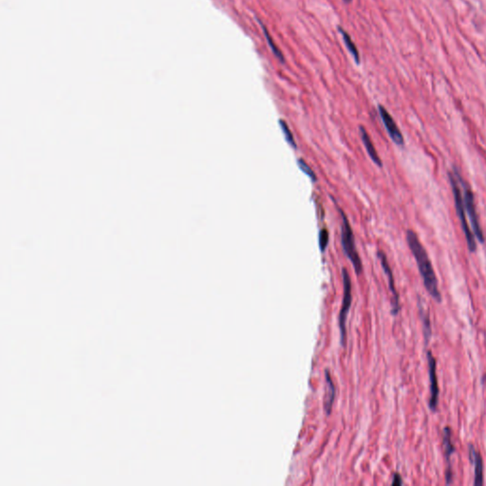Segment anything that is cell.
<instances>
[{
    "label": "cell",
    "instance_id": "6da1fadb",
    "mask_svg": "<svg viewBox=\"0 0 486 486\" xmlns=\"http://www.w3.org/2000/svg\"><path fill=\"white\" fill-rule=\"evenodd\" d=\"M406 242L413 254L414 258L417 262L419 272L421 275L424 285L431 298H434L438 303L442 302V295L438 287V279L434 269L428 257L426 249L422 245L418 236L412 231L406 232Z\"/></svg>",
    "mask_w": 486,
    "mask_h": 486
},
{
    "label": "cell",
    "instance_id": "7a4b0ae2",
    "mask_svg": "<svg viewBox=\"0 0 486 486\" xmlns=\"http://www.w3.org/2000/svg\"><path fill=\"white\" fill-rule=\"evenodd\" d=\"M335 205H336V203H335ZM337 209L340 212V215L342 217L341 244L343 251L349 260V262H351V264L354 268V271H355L356 275H360L362 273V270H363V265H362V261H361L359 254H358V251L356 249L353 230L350 226V223L348 221L346 214L338 206H337Z\"/></svg>",
    "mask_w": 486,
    "mask_h": 486
},
{
    "label": "cell",
    "instance_id": "3957f363",
    "mask_svg": "<svg viewBox=\"0 0 486 486\" xmlns=\"http://www.w3.org/2000/svg\"><path fill=\"white\" fill-rule=\"evenodd\" d=\"M449 177L450 184L452 187V192L454 196V201H455V206H456V211H457L458 216L461 220L462 223V228L463 231L465 233L466 242L468 244V248L470 252H475L477 249V242L474 238V235L472 234L471 229L469 228V225L467 223L466 217H465V203H464V197L462 195V192L459 187L458 184V180L454 173H448Z\"/></svg>",
    "mask_w": 486,
    "mask_h": 486
},
{
    "label": "cell",
    "instance_id": "277c9868",
    "mask_svg": "<svg viewBox=\"0 0 486 486\" xmlns=\"http://www.w3.org/2000/svg\"><path fill=\"white\" fill-rule=\"evenodd\" d=\"M342 279H343V301H342L341 311L338 316V324L340 330V341L343 347H346L347 341V330H346V321L348 316V311L351 306L352 296H351V281L348 275V271L345 268L342 269Z\"/></svg>",
    "mask_w": 486,
    "mask_h": 486
},
{
    "label": "cell",
    "instance_id": "5b68a950",
    "mask_svg": "<svg viewBox=\"0 0 486 486\" xmlns=\"http://www.w3.org/2000/svg\"><path fill=\"white\" fill-rule=\"evenodd\" d=\"M454 174L456 176L458 181L461 182V184L464 187V203H465V210L467 212L469 218H470L473 232L475 234L476 238L479 240V242L482 243L484 241V236H483V233H482V230H481L480 225H479V218H478V214H477V210H476L475 200H474V195L472 193L471 188L463 180L462 176L459 174V172L456 169L454 170Z\"/></svg>",
    "mask_w": 486,
    "mask_h": 486
},
{
    "label": "cell",
    "instance_id": "8992f818",
    "mask_svg": "<svg viewBox=\"0 0 486 486\" xmlns=\"http://www.w3.org/2000/svg\"><path fill=\"white\" fill-rule=\"evenodd\" d=\"M427 356H428V375H429V383H430L429 407L431 411H436L438 403H439V394H440L438 378L436 373V359L430 350H428L427 352Z\"/></svg>",
    "mask_w": 486,
    "mask_h": 486
},
{
    "label": "cell",
    "instance_id": "52a82bcc",
    "mask_svg": "<svg viewBox=\"0 0 486 486\" xmlns=\"http://www.w3.org/2000/svg\"><path fill=\"white\" fill-rule=\"evenodd\" d=\"M378 110H379L380 117L382 119V122L384 123L385 129L387 131V133H388V135L392 138V141L396 145H400V146L404 145V143H405L404 136H403L397 123H395V121L392 118V115L388 113V111L383 106H379Z\"/></svg>",
    "mask_w": 486,
    "mask_h": 486
},
{
    "label": "cell",
    "instance_id": "ba28073f",
    "mask_svg": "<svg viewBox=\"0 0 486 486\" xmlns=\"http://www.w3.org/2000/svg\"><path fill=\"white\" fill-rule=\"evenodd\" d=\"M377 254L378 258L381 262V265H382L383 270L385 272V276H387L390 290L392 294V314L396 315L400 311L399 296H398L397 290L395 289V282H394L392 270L390 266V263L387 262V258H386L385 253L382 252V251H378Z\"/></svg>",
    "mask_w": 486,
    "mask_h": 486
},
{
    "label": "cell",
    "instance_id": "9c48e42d",
    "mask_svg": "<svg viewBox=\"0 0 486 486\" xmlns=\"http://www.w3.org/2000/svg\"><path fill=\"white\" fill-rule=\"evenodd\" d=\"M443 449H444V455H445V461L446 464L448 465L447 470H446V484L452 483V469H451V457L452 455L456 452L455 445L452 442V432L451 429L448 427L443 429Z\"/></svg>",
    "mask_w": 486,
    "mask_h": 486
},
{
    "label": "cell",
    "instance_id": "30bf717a",
    "mask_svg": "<svg viewBox=\"0 0 486 486\" xmlns=\"http://www.w3.org/2000/svg\"><path fill=\"white\" fill-rule=\"evenodd\" d=\"M469 458L470 462L474 465V484L480 486L483 484V462L479 451L470 444L469 445Z\"/></svg>",
    "mask_w": 486,
    "mask_h": 486
},
{
    "label": "cell",
    "instance_id": "8fae6325",
    "mask_svg": "<svg viewBox=\"0 0 486 486\" xmlns=\"http://www.w3.org/2000/svg\"><path fill=\"white\" fill-rule=\"evenodd\" d=\"M359 132H360V137H361V140L363 142L364 146L367 150V153L369 154L370 159L371 160L379 167H383V164H382V160L378 154L377 150L375 148V146L373 145L372 141H371V138H370V134L368 133V131H366V128L364 127L363 125H360L359 126Z\"/></svg>",
    "mask_w": 486,
    "mask_h": 486
},
{
    "label": "cell",
    "instance_id": "7c38bea8",
    "mask_svg": "<svg viewBox=\"0 0 486 486\" xmlns=\"http://www.w3.org/2000/svg\"><path fill=\"white\" fill-rule=\"evenodd\" d=\"M325 377H326V397H325V403H324V410L327 415H330L333 409V405H334V398H335V386H334L333 379L331 376V373L329 370H326L325 372Z\"/></svg>",
    "mask_w": 486,
    "mask_h": 486
},
{
    "label": "cell",
    "instance_id": "4fadbf2b",
    "mask_svg": "<svg viewBox=\"0 0 486 486\" xmlns=\"http://www.w3.org/2000/svg\"><path fill=\"white\" fill-rule=\"evenodd\" d=\"M419 312H420V316H421L422 322H423V329H424V335H425V340L428 344V342L431 338L432 335V329H431V322L429 318V314L426 308L423 307L421 303H419Z\"/></svg>",
    "mask_w": 486,
    "mask_h": 486
},
{
    "label": "cell",
    "instance_id": "5bb4252c",
    "mask_svg": "<svg viewBox=\"0 0 486 486\" xmlns=\"http://www.w3.org/2000/svg\"><path fill=\"white\" fill-rule=\"evenodd\" d=\"M338 29H339V31L342 35L343 40L346 44L347 49L350 52V54L352 55V57L355 60L356 64H359L360 63V57H359V53H358V50L356 48L355 44L353 43V41L351 40L350 37L346 33V30L342 29L341 27H338Z\"/></svg>",
    "mask_w": 486,
    "mask_h": 486
},
{
    "label": "cell",
    "instance_id": "9a60e30c",
    "mask_svg": "<svg viewBox=\"0 0 486 486\" xmlns=\"http://www.w3.org/2000/svg\"><path fill=\"white\" fill-rule=\"evenodd\" d=\"M279 124H280V127H281V131L283 132L284 137H285V140L287 141V143L295 149L298 148V145H297V142H296V139L294 137V134L291 133L290 131V127L288 125L287 122L283 120V119H280L279 120Z\"/></svg>",
    "mask_w": 486,
    "mask_h": 486
},
{
    "label": "cell",
    "instance_id": "2e32d148",
    "mask_svg": "<svg viewBox=\"0 0 486 486\" xmlns=\"http://www.w3.org/2000/svg\"><path fill=\"white\" fill-rule=\"evenodd\" d=\"M260 23H261V25H262V29H263V33H264V36H265V37H266V40H267V42H268L269 46H270L271 50H272V51H273V53L275 54V56H276V58L278 59V60H279L281 63H284V60H285V58H284L282 52H281V51H280V50L277 48V46H276V44L274 43V41H273V39H272V37H271V35L269 34V31L267 30V29L265 28V26L262 24V22H260Z\"/></svg>",
    "mask_w": 486,
    "mask_h": 486
},
{
    "label": "cell",
    "instance_id": "e0dca14e",
    "mask_svg": "<svg viewBox=\"0 0 486 486\" xmlns=\"http://www.w3.org/2000/svg\"><path fill=\"white\" fill-rule=\"evenodd\" d=\"M298 165L299 168L304 172L305 174L307 175L309 178H311L312 182L317 181V176L314 173V171L312 170L311 167L303 159H298Z\"/></svg>",
    "mask_w": 486,
    "mask_h": 486
},
{
    "label": "cell",
    "instance_id": "ac0fdd59",
    "mask_svg": "<svg viewBox=\"0 0 486 486\" xmlns=\"http://www.w3.org/2000/svg\"><path fill=\"white\" fill-rule=\"evenodd\" d=\"M329 239L330 235L327 229H321L319 233V246L321 252H324L326 250L327 246L329 244Z\"/></svg>",
    "mask_w": 486,
    "mask_h": 486
},
{
    "label": "cell",
    "instance_id": "d6986e66",
    "mask_svg": "<svg viewBox=\"0 0 486 486\" xmlns=\"http://www.w3.org/2000/svg\"><path fill=\"white\" fill-rule=\"evenodd\" d=\"M402 484H403L402 477L400 476V474H398V473H395V474H394V477H393L392 485H402Z\"/></svg>",
    "mask_w": 486,
    "mask_h": 486
},
{
    "label": "cell",
    "instance_id": "ffe728a7",
    "mask_svg": "<svg viewBox=\"0 0 486 486\" xmlns=\"http://www.w3.org/2000/svg\"><path fill=\"white\" fill-rule=\"evenodd\" d=\"M344 1H345V2H346V3H349V2H350V1H351V0H344Z\"/></svg>",
    "mask_w": 486,
    "mask_h": 486
}]
</instances>
